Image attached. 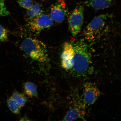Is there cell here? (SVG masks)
<instances>
[{
  "label": "cell",
  "instance_id": "7c38bea8",
  "mask_svg": "<svg viewBox=\"0 0 121 121\" xmlns=\"http://www.w3.org/2000/svg\"><path fill=\"white\" fill-rule=\"evenodd\" d=\"M24 88L25 93L30 97H36L38 96L37 87L34 83L28 82L24 84Z\"/></svg>",
  "mask_w": 121,
  "mask_h": 121
},
{
  "label": "cell",
  "instance_id": "5bb4252c",
  "mask_svg": "<svg viewBox=\"0 0 121 121\" xmlns=\"http://www.w3.org/2000/svg\"><path fill=\"white\" fill-rule=\"evenodd\" d=\"M7 104L9 109L12 113L15 114H18L20 112L21 107L12 96L7 100Z\"/></svg>",
  "mask_w": 121,
  "mask_h": 121
},
{
  "label": "cell",
  "instance_id": "7a4b0ae2",
  "mask_svg": "<svg viewBox=\"0 0 121 121\" xmlns=\"http://www.w3.org/2000/svg\"><path fill=\"white\" fill-rule=\"evenodd\" d=\"M21 49L30 58L35 61L45 63L49 61L48 51L46 45L38 39L27 37L23 40Z\"/></svg>",
  "mask_w": 121,
  "mask_h": 121
},
{
  "label": "cell",
  "instance_id": "ba28073f",
  "mask_svg": "<svg viewBox=\"0 0 121 121\" xmlns=\"http://www.w3.org/2000/svg\"><path fill=\"white\" fill-rule=\"evenodd\" d=\"M78 101L67 111L63 120L71 121L78 119L84 118L86 106L83 102L82 98Z\"/></svg>",
  "mask_w": 121,
  "mask_h": 121
},
{
  "label": "cell",
  "instance_id": "30bf717a",
  "mask_svg": "<svg viewBox=\"0 0 121 121\" xmlns=\"http://www.w3.org/2000/svg\"><path fill=\"white\" fill-rule=\"evenodd\" d=\"M112 0H87L83 3L86 6L101 10L108 8L111 5Z\"/></svg>",
  "mask_w": 121,
  "mask_h": 121
},
{
  "label": "cell",
  "instance_id": "5b68a950",
  "mask_svg": "<svg viewBox=\"0 0 121 121\" xmlns=\"http://www.w3.org/2000/svg\"><path fill=\"white\" fill-rule=\"evenodd\" d=\"M53 24V21L50 17L46 14H43L31 20L27 26L33 33H39L42 30L49 28Z\"/></svg>",
  "mask_w": 121,
  "mask_h": 121
},
{
  "label": "cell",
  "instance_id": "52a82bcc",
  "mask_svg": "<svg viewBox=\"0 0 121 121\" xmlns=\"http://www.w3.org/2000/svg\"><path fill=\"white\" fill-rule=\"evenodd\" d=\"M68 12L64 0H58L51 5L50 16L53 21L61 22L64 20Z\"/></svg>",
  "mask_w": 121,
  "mask_h": 121
},
{
  "label": "cell",
  "instance_id": "277c9868",
  "mask_svg": "<svg viewBox=\"0 0 121 121\" xmlns=\"http://www.w3.org/2000/svg\"><path fill=\"white\" fill-rule=\"evenodd\" d=\"M84 8L82 6H78L74 9L69 16V28L73 37L80 32L84 21Z\"/></svg>",
  "mask_w": 121,
  "mask_h": 121
},
{
  "label": "cell",
  "instance_id": "9a60e30c",
  "mask_svg": "<svg viewBox=\"0 0 121 121\" xmlns=\"http://www.w3.org/2000/svg\"><path fill=\"white\" fill-rule=\"evenodd\" d=\"M8 31L0 25V41L4 42L8 40Z\"/></svg>",
  "mask_w": 121,
  "mask_h": 121
},
{
  "label": "cell",
  "instance_id": "8992f818",
  "mask_svg": "<svg viewBox=\"0 0 121 121\" xmlns=\"http://www.w3.org/2000/svg\"><path fill=\"white\" fill-rule=\"evenodd\" d=\"M100 94V91L95 84L87 82L84 84L82 99L86 106L94 104Z\"/></svg>",
  "mask_w": 121,
  "mask_h": 121
},
{
  "label": "cell",
  "instance_id": "2e32d148",
  "mask_svg": "<svg viewBox=\"0 0 121 121\" xmlns=\"http://www.w3.org/2000/svg\"><path fill=\"white\" fill-rule=\"evenodd\" d=\"M18 3L20 6L28 9L33 5L32 0H18Z\"/></svg>",
  "mask_w": 121,
  "mask_h": 121
},
{
  "label": "cell",
  "instance_id": "4fadbf2b",
  "mask_svg": "<svg viewBox=\"0 0 121 121\" xmlns=\"http://www.w3.org/2000/svg\"><path fill=\"white\" fill-rule=\"evenodd\" d=\"M11 96L21 108L25 105L28 100L25 95L17 91L13 92Z\"/></svg>",
  "mask_w": 121,
  "mask_h": 121
},
{
  "label": "cell",
  "instance_id": "9c48e42d",
  "mask_svg": "<svg viewBox=\"0 0 121 121\" xmlns=\"http://www.w3.org/2000/svg\"><path fill=\"white\" fill-rule=\"evenodd\" d=\"M74 54L72 43L65 42L61 55V66L63 69L67 70H70L71 69Z\"/></svg>",
  "mask_w": 121,
  "mask_h": 121
},
{
  "label": "cell",
  "instance_id": "3957f363",
  "mask_svg": "<svg viewBox=\"0 0 121 121\" xmlns=\"http://www.w3.org/2000/svg\"><path fill=\"white\" fill-rule=\"evenodd\" d=\"M111 16L108 14H102L92 20L84 32L85 37L88 41L93 42L97 39L105 27L107 19Z\"/></svg>",
  "mask_w": 121,
  "mask_h": 121
},
{
  "label": "cell",
  "instance_id": "6da1fadb",
  "mask_svg": "<svg viewBox=\"0 0 121 121\" xmlns=\"http://www.w3.org/2000/svg\"><path fill=\"white\" fill-rule=\"evenodd\" d=\"M74 51L73 63L70 70L78 78L91 75L94 72L92 55L88 45L84 41H77L72 43Z\"/></svg>",
  "mask_w": 121,
  "mask_h": 121
},
{
  "label": "cell",
  "instance_id": "8fae6325",
  "mask_svg": "<svg viewBox=\"0 0 121 121\" xmlns=\"http://www.w3.org/2000/svg\"><path fill=\"white\" fill-rule=\"evenodd\" d=\"M43 10L42 6L39 4H33L31 8L27 9V16L31 20L43 13Z\"/></svg>",
  "mask_w": 121,
  "mask_h": 121
},
{
  "label": "cell",
  "instance_id": "e0dca14e",
  "mask_svg": "<svg viewBox=\"0 0 121 121\" xmlns=\"http://www.w3.org/2000/svg\"><path fill=\"white\" fill-rule=\"evenodd\" d=\"M9 13L4 4V0H0V17L7 16Z\"/></svg>",
  "mask_w": 121,
  "mask_h": 121
}]
</instances>
